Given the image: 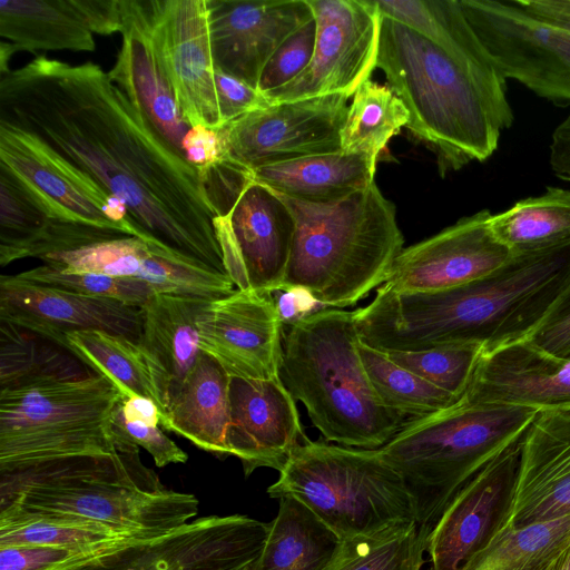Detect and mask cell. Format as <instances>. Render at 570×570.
<instances>
[{
    "instance_id": "obj_1",
    "label": "cell",
    "mask_w": 570,
    "mask_h": 570,
    "mask_svg": "<svg viewBox=\"0 0 570 570\" xmlns=\"http://www.w3.org/2000/svg\"><path fill=\"white\" fill-rule=\"evenodd\" d=\"M0 122L37 137L122 202L144 240L226 274L198 168L157 136L99 65L38 56L0 75Z\"/></svg>"
},
{
    "instance_id": "obj_2",
    "label": "cell",
    "mask_w": 570,
    "mask_h": 570,
    "mask_svg": "<svg viewBox=\"0 0 570 570\" xmlns=\"http://www.w3.org/2000/svg\"><path fill=\"white\" fill-rule=\"evenodd\" d=\"M570 286V246L513 257L473 283L434 292L376 288L355 309L360 340L382 352H419L463 343L485 348L524 340Z\"/></svg>"
},
{
    "instance_id": "obj_3",
    "label": "cell",
    "mask_w": 570,
    "mask_h": 570,
    "mask_svg": "<svg viewBox=\"0 0 570 570\" xmlns=\"http://www.w3.org/2000/svg\"><path fill=\"white\" fill-rule=\"evenodd\" d=\"M376 68L410 112L406 128L442 176L498 149L514 115L507 78L481 40L443 47L382 16Z\"/></svg>"
},
{
    "instance_id": "obj_4",
    "label": "cell",
    "mask_w": 570,
    "mask_h": 570,
    "mask_svg": "<svg viewBox=\"0 0 570 570\" xmlns=\"http://www.w3.org/2000/svg\"><path fill=\"white\" fill-rule=\"evenodd\" d=\"M0 512L46 514L156 538L185 525L198 512L194 494L166 489L120 440L114 454L52 460L0 473Z\"/></svg>"
},
{
    "instance_id": "obj_5",
    "label": "cell",
    "mask_w": 570,
    "mask_h": 570,
    "mask_svg": "<svg viewBox=\"0 0 570 570\" xmlns=\"http://www.w3.org/2000/svg\"><path fill=\"white\" fill-rule=\"evenodd\" d=\"M360 341L355 311L323 306L288 324L278 377L326 442L374 450L407 419L379 397Z\"/></svg>"
},
{
    "instance_id": "obj_6",
    "label": "cell",
    "mask_w": 570,
    "mask_h": 570,
    "mask_svg": "<svg viewBox=\"0 0 570 570\" xmlns=\"http://www.w3.org/2000/svg\"><path fill=\"white\" fill-rule=\"evenodd\" d=\"M277 195L295 220L281 292L302 291L321 306L343 308L385 282L404 238L394 204L375 183L326 204Z\"/></svg>"
},
{
    "instance_id": "obj_7",
    "label": "cell",
    "mask_w": 570,
    "mask_h": 570,
    "mask_svg": "<svg viewBox=\"0 0 570 570\" xmlns=\"http://www.w3.org/2000/svg\"><path fill=\"white\" fill-rule=\"evenodd\" d=\"M539 411L532 407L471 402L407 420L380 448L402 476L424 537L456 492L488 462L521 439Z\"/></svg>"
},
{
    "instance_id": "obj_8",
    "label": "cell",
    "mask_w": 570,
    "mask_h": 570,
    "mask_svg": "<svg viewBox=\"0 0 570 570\" xmlns=\"http://www.w3.org/2000/svg\"><path fill=\"white\" fill-rule=\"evenodd\" d=\"M118 389L90 368L0 389V473L58 459L114 454Z\"/></svg>"
},
{
    "instance_id": "obj_9",
    "label": "cell",
    "mask_w": 570,
    "mask_h": 570,
    "mask_svg": "<svg viewBox=\"0 0 570 570\" xmlns=\"http://www.w3.org/2000/svg\"><path fill=\"white\" fill-rule=\"evenodd\" d=\"M267 488L307 507L341 540L401 521L417 522L402 476L380 449L350 448L305 438Z\"/></svg>"
},
{
    "instance_id": "obj_10",
    "label": "cell",
    "mask_w": 570,
    "mask_h": 570,
    "mask_svg": "<svg viewBox=\"0 0 570 570\" xmlns=\"http://www.w3.org/2000/svg\"><path fill=\"white\" fill-rule=\"evenodd\" d=\"M459 1L507 80L556 105H570V29L531 16L515 0Z\"/></svg>"
},
{
    "instance_id": "obj_11",
    "label": "cell",
    "mask_w": 570,
    "mask_h": 570,
    "mask_svg": "<svg viewBox=\"0 0 570 570\" xmlns=\"http://www.w3.org/2000/svg\"><path fill=\"white\" fill-rule=\"evenodd\" d=\"M316 37L307 68L266 94L274 104L312 97H351L376 68L382 14L375 0H307Z\"/></svg>"
},
{
    "instance_id": "obj_12",
    "label": "cell",
    "mask_w": 570,
    "mask_h": 570,
    "mask_svg": "<svg viewBox=\"0 0 570 570\" xmlns=\"http://www.w3.org/2000/svg\"><path fill=\"white\" fill-rule=\"evenodd\" d=\"M269 523L247 515H210L167 534L139 539L86 560L87 570H250Z\"/></svg>"
},
{
    "instance_id": "obj_13",
    "label": "cell",
    "mask_w": 570,
    "mask_h": 570,
    "mask_svg": "<svg viewBox=\"0 0 570 570\" xmlns=\"http://www.w3.org/2000/svg\"><path fill=\"white\" fill-rule=\"evenodd\" d=\"M348 97L328 95L250 111L219 129L226 156L256 168L341 151Z\"/></svg>"
},
{
    "instance_id": "obj_14",
    "label": "cell",
    "mask_w": 570,
    "mask_h": 570,
    "mask_svg": "<svg viewBox=\"0 0 570 570\" xmlns=\"http://www.w3.org/2000/svg\"><path fill=\"white\" fill-rule=\"evenodd\" d=\"M214 226L225 272L236 289H283L295 220L275 191L252 181L227 215L215 217Z\"/></svg>"
},
{
    "instance_id": "obj_15",
    "label": "cell",
    "mask_w": 570,
    "mask_h": 570,
    "mask_svg": "<svg viewBox=\"0 0 570 570\" xmlns=\"http://www.w3.org/2000/svg\"><path fill=\"white\" fill-rule=\"evenodd\" d=\"M0 165L39 196L56 217L141 238L122 202L109 197L37 137L3 122Z\"/></svg>"
},
{
    "instance_id": "obj_16",
    "label": "cell",
    "mask_w": 570,
    "mask_h": 570,
    "mask_svg": "<svg viewBox=\"0 0 570 570\" xmlns=\"http://www.w3.org/2000/svg\"><path fill=\"white\" fill-rule=\"evenodd\" d=\"M153 37L184 119L224 127L216 86L207 0H151Z\"/></svg>"
},
{
    "instance_id": "obj_17",
    "label": "cell",
    "mask_w": 570,
    "mask_h": 570,
    "mask_svg": "<svg viewBox=\"0 0 570 570\" xmlns=\"http://www.w3.org/2000/svg\"><path fill=\"white\" fill-rule=\"evenodd\" d=\"M491 216L481 209L403 248L382 285L406 293L443 291L501 269L513 256L493 236Z\"/></svg>"
},
{
    "instance_id": "obj_18",
    "label": "cell",
    "mask_w": 570,
    "mask_h": 570,
    "mask_svg": "<svg viewBox=\"0 0 570 570\" xmlns=\"http://www.w3.org/2000/svg\"><path fill=\"white\" fill-rule=\"evenodd\" d=\"M284 326L274 293L235 289L202 311L199 346L230 377L268 380L278 376Z\"/></svg>"
},
{
    "instance_id": "obj_19",
    "label": "cell",
    "mask_w": 570,
    "mask_h": 570,
    "mask_svg": "<svg viewBox=\"0 0 570 570\" xmlns=\"http://www.w3.org/2000/svg\"><path fill=\"white\" fill-rule=\"evenodd\" d=\"M522 438L479 470L452 498L425 537L428 570H460L509 508Z\"/></svg>"
},
{
    "instance_id": "obj_20",
    "label": "cell",
    "mask_w": 570,
    "mask_h": 570,
    "mask_svg": "<svg viewBox=\"0 0 570 570\" xmlns=\"http://www.w3.org/2000/svg\"><path fill=\"white\" fill-rule=\"evenodd\" d=\"M215 69L257 89L264 67L314 18L307 0H207Z\"/></svg>"
},
{
    "instance_id": "obj_21",
    "label": "cell",
    "mask_w": 570,
    "mask_h": 570,
    "mask_svg": "<svg viewBox=\"0 0 570 570\" xmlns=\"http://www.w3.org/2000/svg\"><path fill=\"white\" fill-rule=\"evenodd\" d=\"M0 320L61 346L79 331H102L136 344L141 335L140 307L50 287L17 275L0 277Z\"/></svg>"
},
{
    "instance_id": "obj_22",
    "label": "cell",
    "mask_w": 570,
    "mask_h": 570,
    "mask_svg": "<svg viewBox=\"0 0 570 570\" xmlns=\"http://www.w3.org/2000/svg\"><path fill=\"white\" fill-rule=\"evenodd\" d=\"M121 47L107 72L157 136L186 159L184 119L153 37L151 0H119Z\"/></svg>"
},
{
    "instance_id": "obj_23",
    "label": "cell",
    "mask_w": 570,
    "mask_h": 570,
    "mask_svg": "<svg viewBox=\"0 0 570 570\" xmlns=\"http://www.w3.org/2000/svg\"><path fill=\"white\" fill-rule=\"evenodd\" d=\"M568 515L570 412L539 411L522 436L511 501L495 527H522Z\"/></svg>"
},
{
    "instance_id": "obj_24",
    "label": "cell",
    "mask_w": 570,
    "mask_h": 570,
    "mask_svg": "<svg viewBox=\"0 0 570 570\" xmlns=\"http://www.w3.org/2000/svg\"><path fill=\"white\" fill-rule=\"evenodd\" d=\"M305 438L296 401L278 376L230 377L226 444L246 476L258 468L279 471Z\"/></svg>"
},
{
    "instance_id": "obj_25",
    "label": "cell",
    "mask_w": 570,
    "mask_h": 570,
    "mask_svg": "<svg viewBox=\"0 0 570 570\" xmlns=\"http://www.w3.org/2000/svg\"><path fill=\"white\" fill-rule=\"evenodd\" d=\"M463 396L471 402L570 412V358L528 338L485 348Z\"/></svg>"
},
{
    "instance_id": "obj_26",
    "label": "cell",
    "mask_w": 570,
    "mask_h": 570,
    "mask_svg": "<svg viewBox=\"0 0 570 570\" xmlns=\"http://www.w3.org/2000/svg\"><path fill=\"white\" fill-rule=\"evenodd\" d=\"M209 299L155 293L140 307L141 335L137 343L150 372L164 414L200 353L198 318Z\"/></svg>"
},
{
    "instance_id": "obj_27",
    "label": "cell",
    "mask_w": 570,
    "mask_h": 570,
    "mask_svg": "<svg viewBox=\"0 0 570 570\" xmlns=\"http://www.w3.org/2000/svg\"><path fill=\"white\" fill-rule=\"evenodd\" d=\"M377 161L343 151L312 155L252 170L253 181L308 203L341 200L374 183Z\"/></svg>"
},
{
    "instance_id": "obj_28",
    "label": "cell",
    "mask_w": 570,
    "mask_h": 570,
    "mask_svg": "<svg viewBox=\"0 0 570 570\" xmlns=\"http://www.w3.org/2000/svg\"><path fill=\"white\" fill-rule=\"evenodd\" d=\"M229 383L230 376L224 367L202 352L166 411L164 429L206 452L220 458L229 455L226 444Z\"/></svg>"
},
{
    "instance_id": "obj_29",
    "label": "cell",
    "mask_w": 570,
    "mask_h": 570,
    "mask_svg": "<svg viewBox=\"0 0 570 570\" xmlns=\"http://www.w3.org/2000/svg\"><path fill=\"white\" fill-rule=\"evenodd\" d=\"M278 501L277 514L250 570H325L341 539L296 499Z\"/></svg>"
},
{
    "instance_id": "obj_30",
    "label": "cell",
    "mask_w": 570,
    "mask_h": 570,
    "mask_svg": "<svg viewBox=\"0 0 570 570\" xmlns=\"http://www.w3.org/2000/svg\"><path fill=\"white\" fill-rule=\"evenodd\" d=\"M490 228L513 257L570 246V189L548 186L538 195L492 214Z\"/></svg>"
},
{
    "instance_id": "obj_31",
    "label": "cell",
    "mask_w": 570,
    "mask_h": 570,
    "mask_svg": "<svg viewBox=\"0 0 570 570\" xmlns=\"http://www.w3.org/2000/svg\"><path fill=\"white\" fill-rule=\"evenodd\" d=\"M92 35L69 0L0 1V36L16 51H94Z\"/></svg>"
},
{
    "instance_id": "obj_32",
    "label": "cell",
    "mask_w": 570,
    "mask_h": 570,
    "mask_svg": "<svg viewBox=\"0 0 570 570\" xmlns=\"http://www.w3.org/2000/svg\"><path fill=\"white\" fill-rule=\"evenodd\" d=\"M570 550V515L495 527L460 570H556Z\"/></svg>"
},
{
    "instance_id": "obj_33",
    "label": "cell",
    "mask_w": 570,
    "mask_h": 570,
    "mask_svg": "<svg viewBox=\"0 0 570 570\" xmlns=\"http://www.w3.org/2000/svg\"><path fill=\"white\" fill-rule=\"evenodd\" d=\"M60 347L112 383L122 397L149 399L163 414L150 372L135 342L102 331H79L67 334Z\"/></svg>"
},
{
    "instance_id": "obj_34",
    "label": "cell",
    "mask_w": 570,
    "mask_h": 570,
    "mask_svg": "<svg viewBox=\"0 0 570 570\" xmlns=\"http://www.w3.org/2000/svg\"><path fill=\"white\" fill-rule=\"evenodd\" d=\"M139 539L149 538L125 535L101 525L60 517L0 512V547L41 544L81 556L111 550Z\"/></svg>"
},
{
    "instance_id": "obj_35",
    "label": "cell",
    "mask_w": 570,
    "mask_h": 570,
    "mask_svg": "<svg viewBox=\"0 0 570 570\" xmlns=\"http://www.w3.org/2000/svg\"><path fill=\"white\" fill-rule=\"evenodd\" d=\"M410 112L387 86L371 79L354 94L341 131V151L377 161L392 136L406 127Z\"/></svg>"
},
{
    "instance_id": "obj_36",
    "label": "cell",
    "mask_w": 570,
    "mask_h": 570,
    "mask_svg": "<svg viewBox=\"0 0 570 570\" xmlns=\"http://www.w3.org/2000/svg\"><path fill=\"white\" fill-rule=\"evenodd\" d=\"M424 553L417 522L401 521L341 540L325 570H421Z\"/></svg>"
},
{
    "instance_id": "obj_37",
    "label": "cell",
    "mask_w": 570,
    "mask_h": 570,
    "mask_svg": "<svg viewBox=\"0 0 570 570\" xmlns=\"http://www.w3.org/2000/svg\"><path fill=\"white\" fill-rule=\"evenodd\" d=\"M358 353L381 401L407 420L431 415L454 405L460 400L397 365L384 352L361 341Z\"/></svg>"
},
{
    "instance_id": "obj_38",
    "label": "cell",
    "mask_w": 570,
    "mask_h": 570,
    "mask_svg": "<svg viewBox=\"0 0 570 570\" xmlns=\"http://www.w3.org/2000/svg\"><path fill=\"white\" fill-rule=\"evenodd\" d=\"M45 341L22 327L0 320V389L43 376L77 374L89 368L78 358L72 360Z\"/></svg>"
},
{
    "instance_id": "obj_39",
    "label": "cell",
    "mask_w": 570,
    "mask_h": 570,
    "mask_svg": "<svg viewBox=\"0 0 570 570\" xmlns=\"http://www.w3.org/2000/svg\"><path fill=\"white\" fill-rule=\"evenodd\" d=\"M0 265L16 261L21 249L50 225V208L9 169L0 165Z\"/></svg>"
},
{
    "instance_id": "obj_40",
    "label": "cell",
    "mask_w": 570,
    "mask_h": 570,
    "mask_svg": "<svg viewBox=\"0 0 570 570\" xmlns=\"http://www.w3.org/2000/svg\"><path fill=\"white\" fill-rule=\"evenodd\" d=\"M487 345L463 343L419 352H384L397 365L461 399Z\"/></svg>"
},
{
    "instance_id": "obj_41",
    "label": "cell",
    "mask_w": 570,
    "mask_h": 570,
    "mask_svg": "<svg viewBox=\"0 0 570 570\" xmlns=\"http://www.w3.org/2000/svg\"><path fill=\"white\" fill-rule=\"evenodd\" d=\"M21 278L82 295L111 298L141 307L156 291L146 282L101 273L71 272L40 265L18 274Z\"/></svg>"
},
{
    "instance_id": "obj_42",
    "label": "cell",
    "mask_w": 570,
    "mask_h": 570,
    "mask_svg": "<svg viewBox=\"0 0 570 570\" xmlns=\"http://www.w3.org/2000/svg\"><path fill=\"white\" fill-rule=\"evenodd\" d=\"M314 18L287 37L263 69L257 90L266 95L297 78L309 65L315 47Z\"/></svg>"
},
{
    "instance_id": "obj_43",
    "label": "cell",
    "mask_w": 570,
    "mask_h": 570,
    "mask_svg": "<svg viewBox=\"0 0 570 570\" xmlns=\"http://www.w3.org/2000/svg\"><path fill=\"white\" fill-rule=\"evenodd\" d=\"M111 424L115 438L128 440L145 449L159 468L170 463H185L188 460L187 453L170 440L159 425L127 420L121 412L120 401L114 411Z\"/></svg>"
},
{
    "instance_id": "obj_44",
    "label": "cell",
    "mask_w": 570,
    "mask_h": 570,
    "mask_svg": "<svg viewBox=\"0 0 570 570\" xmlns=\"http://www.w3.org/2000/svg\"><path fill=\"white\" fill-rule=\"evenodd\" d=\"M76 557L79 554L51 546H1L0 570H61Z\"/></svg>"
},
{
    "instance_id": "obj_45",
    "label": "cell",
    "mask_w": 570,
    "mask_h": 570,
    "mask_svg": "<svg viewBox=\"0 0 570 570\" xmlns=\"http://www.w3.org/2000/svg\"><path fill=\"white\" fill-rule=\"evenodd\" d=\"M215 77L224 126L250 111L272 105L264 94L236 78L218 70Z\"/></svg>"
},
{
    "instance_id": "obj_46",
    "label": "cell",
    "mask_w": 570,
    "mask_h": 570,
    "mask_svg": "<svg viewBox=\"0 0 570 570\" xmlns=\"http://www.w3.org/2000/svg\"><path fill=\"white\" fill-rule=\"evenodd\" d=\"M528 340L553 355L570 358V286Z\"/></svg>"
},
{
    "instance_id": "obj_47",
    "label": "cell",
    "mask_w": 570,
    "mask_h": 570,
    "mask_svg": "<svg viewBox=\"0 0 570 570\" xmlns=\"http://www.w3.org/2000/svg\"><path fill=\"white\" fill-rule=\"evenodd\" d=\"M183 149L188 164L202 168L216 164L226 156L219 129L193 126L183 140Z\"/></svg>"
},
{
    "instance_id": "obj_48",
    "label": "cell",
    "mask_w": 570,
    "mask_h": 570,
    "mask_svg": "<svg viewBox=\"0 0 570 570\" xmlns=\"http://www.w3.org/2000/svg\"><path fill=\"white\" fill-rule=\"evenodd\" d=\"M69 3L92 33L109 36L120 32L119 0H69Z\"/></svg>"
},
{
    "instance_id": "obj_49",
    "label": "cell",
    "mask_w": 570,
    "mask_h": 570,
    "mask_svg": "<svg viewBox=\"0 0 570 570\" xmlns=\"http://www.w3.org/2000/svg\"><path fill=\"white\" fill-rule=\"evenodd\" d=\"M549 164L556 177L570 183V111L552 132Z\"/></svg>"
},
{
    "instance_id": "obj_50",
    "label": "cell",
    "mask_w": 570,
    "mask_h": 570,
    "mask_svg": "<svg viewBox=\"0 0 570 570\" xmlns=\"http://www.w3.org/2000/svg\"><path fill=\"white\" fill-rule=\"evenodd\" d=\"M531 16L570 29V0H515Z\"/></svg>"
},
{
    "instance_id": "obj_51",
    "label": "cell",
    "mask_w": 570,
    "mask_h": 570,
    "mask_svg": "<svg viewBox=\"0 0 570 570\" xmlns=\"http://www.w3.org/2000/svg\"><path fill=\"white\" fill-rule=\"evenodd\" d=\"M120 409L127 420L161 425L163 414L155 402L141 396L121 397Z\"/></svg>"
},
{
    "instance_id": "obj_52",
    "label": "cell",
    "mask_w": 570,
    "mask_h": 570,
    "mask_svg": "<svg viewBox=\"0 0 570 570\" xmlns=\"http://www.w3.org/2000/svg\"><path fill=\"white\" fill-rule=\"evenodd\" d=\"M276 299V298H275ZM308 302H315L305 292L293 289L286 291L278 299L276 304L281 314V317L285 325L293 323L294 321L307 315Z\"/></svg>"
},
{
    "instance_id": "obj_53",
    "label": "cell",
    "mask_w": 570,
    "mask_h": 570,
    "mask_svg": "<svg viewBox=\"0 0 570 570\" xmlns=\"http://www.w3.org/2000/svg\"><path fill=\"white\" fill-rule=\"evenodd\" d=\"M556 570H570V550L567 552Z\"/></svg>"
},
{
    "instance_id": "obj_54",
    "label": "cell",
    "mask_w": 570,
    "mask_h": 570,
    "mask_svg": "<svg viewBox=\"0 0 570 570\" xmlns=\"http://www.w3.org/2000/svg\"><path fill=\"white\" fill-rule=\"evenodd\" d=\"M79 570H87V569H85V568H81V569H79Z\"/></svg>"
}]
</instances>
